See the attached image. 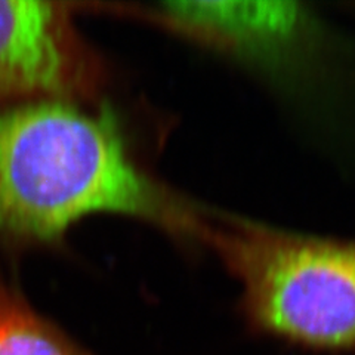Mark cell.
<instances>
[{"mask_svg":"<svg viewBox=\"0 0 355 355\" xmlns=\"http://www.w3.org/2000/svg\"><path fill=\"white\" fill-rule=\"evenodd\" d=\"M153 15L171 28L212 46L243 53H271L292 46L308 26L297 2H163Z\"/></svg>","mask_w":355,"mask_h":355,"instance_id":"277c9868","label":"cell"},{"mask_svg":"<svg viewBox=\"0 0 355 355\" xmlns=\"http://www.w3.org/2000/svg\"><path fill=\"white\" fill-rule=\"evenodd\" d=\"M92 76V61L60 3L0 0V108L70 99Z\"/></svg>","mask_w":355,"mask_h":355,"instance_id":"3957f363","label":"cell"},{"mask_svg":"<svg viewBox=\"0 0 355 355\" xmlns=\"http://www.w3.org/2000/svg\"><path fill=\"white\" fill-rule=\"evenodd\" d=\"M96 214L197 234L202 225L133 160L108 110L65 98L0 108V232L49 241Z\"/></svg>","mask_w":355,"mask_h":355,"instance_id":"6da1fadb","label":"cell"},{"mask_svg":"<svg viewBox=\"0 0 355 355\" xmlns=\"http://www.w3.org/2000/svg\"><path fill=\"white\" fill-rule=\"evenodd\" d=\"M200 236L240 283L253 331L311 352H355V240L239 216L203 219Z\"/></svg>","mask_w":355,"mask_h":355,"instance_id":"7a4b0ae2","label":"cell"},{"mask_svg":"<svg viewBox=\"0 0 355 355\" xmlns=\"http://www.w3.org/2000/svg\"><path fill=\"white\" fill-rule=\"evenodd\" d=\"M0 355H91L26 299L0 287Z\"/></svg>","mask_w":355,"mask_h":355,"instance_id":"5b68a950","label":"cell"}]
</instances>
